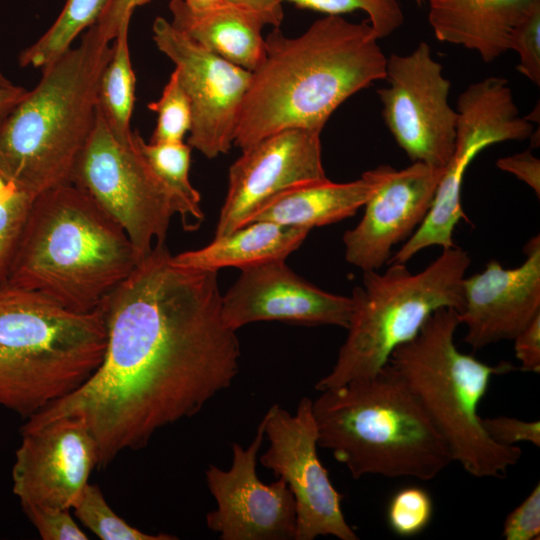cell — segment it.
I'll use <instances>...</instances> for the list:
<instances>
[{
    "mask_svg": "<svg viewBox=\"0 0 540 540\" xmlns=\"http://www.w3.org/2000/svg\"><path fill=\"white\" fill-rule=\"evenodd\" d=\"M470 256L455 246L425 269L412 273L406 264L364 271L362 286L353 289V310L348 335L332 370L322 377L319 392L378 373L392 352L412 340L438 309L450 307L459 313L464 302L462 281Z\"/></svg>",
    "mask_w": 540,
    "mask_h": 540,
    "instance_id": "8",
    "label": "cell"
},
{
    "mask_svg": "<svg viewBox=\"0 0 540 540\" xmlns=\"http://www.w3.org/2000/svg\"><path fill=\"white\" fill-rule=\"evenodd\" d=\"M35 196L0 171V288L8 284Z\"/></svg>",
    "mask_w": 540,
    "mask_h": 540,
    "instance_id": "27",
    "label": "cell"
},
{
    "mask_svg": "<svg viewBox=\"0 0 540 540\" xmlns=\"http://www.w3.org/2000/svg\"><path fill=\"white\" fill-rule=\"evenodd\" d=\"M221 299L217 271L177 266L165 244H155L99 306L106 347L96 371L21 429L79 417L101 467L194 416L239 371L240 344L222 319Z\"/></svg>",
    "mask_w": 540,
    "mask_h": 540,
    "instance_id": "1",
    "label": "cell"
},
{
    "mask_svg": "<svg viewBox=\"0 0 540 540\" xmlns=\"http://www.w3.org/2000/svg\"><path fill=\"white\" fill-rule=\"evenodd\" d=\"M268 449L260 463L286 482L296 505L295 540L335 536L358 540L341 508V495L332 485L318 453V430L312 400L301 398L292 415L272 405L262 418Z\"/></svg>",
    "mask_w": 540,
    "mask_h": 540,
    "instance_id": "12",
    "label": "cell"
},
{
    "mask_svg": "<svg viewBox=\"0 0 540 540\" xmlns=\"http://www.w3.org/2000/svg\"><path fill=\"white\" fill-rule=\"evenodd\" d=\"M384 165L368 170L354 181H323L289 188L261 204L247 224L271 221L311 230L353 216L376 190Z\"/></svg>",
    "mask_w": 540,
    "mask_h": 540,
    "instance_id": "21",
    "label": "cell"
},
{
    "mask_svg": "<svg viewBox=\"0 0 540 540\" xmlns=\"http://www.w3.org/2000/svg\"><path fill=\"white\" fill-rule=\"evenodd\" d=\"M299 8L326 15H339L362 11L380 39L390 36L401 27L404 14L398 0H282Z\"/></svg>",
    "mask_w": 540,
    "mask_h": 540,
    "instance_id": "30",
    "label": "cell"
},
{
    "mask_svg": "<svg viewBox=\"0 0 540 540\" xmlns=\"http://www.w3.org/2000/svg\"><path fill=\"white\" fill-rule=\"evenodd\" d=\"M320 134L286 129L242 150L229 168L228 190L215 236L246 225L253 212L271 197L294 186L326 180Z\"/></svg>",
    "mask_w": 540,
    "mask_h": 540,
    "instance_id": "16",
    "label": "cell"
},
{
    "mask_svg": "<svg viewBox=\"0 0 540 540\" xmlns=\"http://www.w3.org/2000/svg\"><path fill=\"white\" fill-rule=\"evenodd\" d=\"M433 501L423 488L409 486L400 489L391 498L387 508L390 529L401 537L421 533L431 522Z\"/></svg>",
    "mask_w": 540,
    "mask_h": 540,
    "instance_id": "31",
    "label": "cell"
},
{
    "mask_svg": "<svg viewBox=\"0 0 540 540\" xmlns=\"http://www.w3.org/2000/svg\"><path fill=\"white\" fill-rule=\"evenodd\" d=\"M158 49L175 65L192 110L188 144L207 158L234 144L241 108L252 73L203 48L156 17L152 26Z\"/></svg>",
    "mask_w": 540,
    "mask_h": 540,
    "instance_id": "13",
    "label": "cell"
},
{
    "mask_svg": "<svg viewBox=\"0 0 540 540\" xmlns=\"http://www.w3.org/2000/svg\"><path fill=\"white\" fill-rule=\"evenodd\" d=\"M122 227L73 183L33 201L8 284L90 312L140 261Z\"/></svg>",
    "mask_w": 540,
    "mask_h": 540,
    "instance_id": "3",
    "label": "cell"
},
{
    "mask_svg": "<svg viewBox=\"0 0 540 540\" xmlns=\"http://www.w3.org/2000/svg\"><path fill=\"white\" fill-rule=\"evenodd\" d=\"M312 408L318 446L354 479L430 481L453 462L444 438L389 363L371 377L320 391Z\"/></svg>",
    "mask_w": 540,
    "mask_h": 540,
    "instance_id": "4",
    "label": "cell"
},
{
    "mask_svg": "<svg viewBox=\"0 0 540 540\" xmlns=\"http://www.w3.org/2000/svg\"><path fill=\"white\" fill-rule=\"evenodd\" d=\"M509 50L518 56L517 70L533 84L540 85V6L512 33Z\"/></svg>",
    "mask_w": 540,
    "mask_h": 540,
    "instance_id": "32",
    "label": "cell"
},
{
    "mask_svg": "<svg viewBox=\"0 0 540 540\" xmlns=\"http://www.w3.org/2000/svg\"><path fill=\"white\" fill-rule=\"evenodd\" d=\"M285 260H272L242 269L237 281L222 295L221 315L237 331L257 321H283L348 328L351 296L326 292L289 268Z\"/></svg>",
    "mask_w": 540,
    "mask_h": 540,
    "instance_id": "17",
    "label": "cell"
},
{
    "mask_svg": "<svg viewBox=\"0 0 540 540\" xmlns=\"http://www.w3.org/2000/svg\"><path fill=\"white\" fill-rule=\"evenodd\" d=\"M26 92L25 88L12 82L0 83V127Z\"/></svg>",
    "mask_w": 540,
    "mask_h": 540,
    "instance_id": "40",
    "label": "cell"
},
{
    "mask_svg": "<svg viewBox=\"0 0 540 540\" xmlns=\"http://www.w3.org/2000/svg\"><path fill=\"white\" fill-rule=\"evenodd\" d=\"M496 166L527 184L540 197V161L530 150L499 158Z\"/></svg>",
    "mask_w": 540,
    "mask_h": 540,
    "instance_id": "38",
    "label": "cell"
},
{
    "mask_svg": "<svg viewBox=\"0 0 540 540\" xmlns=\"http://www.w3.org/2000/svg\"><path fill=\"white\" fill-rule=\"evenodd\" d=\"M136 146L156 177L169 192L176 214L200 222L203 212L201 196L189 180L191 147L182 142H146L134 132Z\"/></svg>",
    "mask_w": 540,
    "mask_h": 540,
    "instance_id": "25",
    "label": "cell"
},
{
    "mask_svg": "<svg viewBox=\"0 0 540 540\" xmlns=\"http://www.w3.org/2000/svg\"><path fill=\"white\" fill-rule=\"evenodd\" d=\"M9 82L10 81L0 72V83L5 84Z\"/></svg>",
    "mask_w": 540,
    "mask_h": 540,
    "instance_id": "42",
    "label": "cell"
},
{
    "mask_svg": "<svg viewBox=\"0 0 540 540\" xmlns=\"http://www.w3.org/2000/svg\"><path fill=\"white\" fill-rule=\"evenodd\" d=\"M100 307L76 312L34 291L0 288V406L24 417L80 387L100 365Z\"/></svg>",
    "mask_w": 540,
    "mask_h": 540,
    "instance_id": "6",
    "label": "cell"
},
{
    "mask_svg": "<svg viewBox=\"0 0 540 540\" xmlns=\"http://www.w3.org/2000/svg\"><path fill=\"white\" fill-rule=\"evenodd\" d=\"M483 426L489 437L504 446H516L528 442L540 447V422L524 421L514 417L496 416L482 418Z\"/></svg>",
    "mask_w": 540,
    "mask_h": 540,
    "instance_id": "35",
    "label": "cell"
},
{
    "mask_svg": "<svg viewBox=\"0 0 540 540\" xmlns=\"http://www.w3.org/2000/svg\"><path fill=\"white\" fill-rule=\"evenodd\" d=\"M148 108L157 113V123L150 142H182L192 125L189 98L174 70L161 97Z\"/></svg>",
    "mask_w": 540,
    "mask_h": 540,
    "instance_id": "29",
    "label": "cell"
},
{
    "mask_svg": "<svg viewBox=\"0 0 540 540\" xmlns=\"http://www.w3.org/2000/svg\"><path fill=\"white\" fill-rule=\"evenodd\" d=\"M169 10L171 24L203 48L250 72L261 63L266 24L255 13L226 1L194 11L183 0H171Z\"/></svg>",
    "mask_w": 540,
    "mask_h": 540,
    "instance_id": "22",
    "label": "cell"
},
{
    "mask_svg": "<svg viewBox=\"0 0 540 540\" xmlns=\"http://www.w3.org/2000/svg\"><path fill=\"white\" fill-rule=\"evenodd\" d=\"M506 540H538L540 538V484L514 508L503 523Z\"/></svg>",
    "mask_w": 540,
    "mask_h": 540,
    "instance_id": "34",
    "label": "cell"
},
{
    "mask_svg": "<svg viewBox=\"0 0 540 540\" xmlns=\"http://www.w3.org/2000/svg\"><path fill=\"white\" fill-rule=\"evenodd\" d=\"M419 5H421L424 2H427L428 0H415Z\"/></svg>",
    "mask_w": 540,
    "mask_h": 540,
    "instance_id": "43",
    "label": "cell"
},
{
    "mask_svg": "<svg viewBox=\"0 0 540 540\" xmlns=\"http://www.w3.org/2000/svg\"><path fill=\"white\" fill-rule=\"evenodd\" d=\"M89 27L42 70L0 127V171L35 197L71 183L96 122L97 91L112 45Z\"/></svg>",
    "mask_w": 540,
    "mask_h": 540,
    "instance_id": "5",
    "label": "cell"
},
{
    "mask_svg": "<svg viewBox=\"0 0 540 540\" xmlns=\"http://www.w3.org/2000/svg\"><path fill=\"white\" fill-rule=\"evenodd\" d=\"M459 312L436 310L412 340L397 347L388 363L417 398L449 447L453 461L476 478H504L522 450L487 434L479 405L495 375L511 372L506 361L484 363L458 350L454 335Z\"/></svg>",
    "mask_w": 540,
    "mask_h": 540,
    "instance_id": "7",
    "label": "cell"
},
{
    "mask_svg": "<svg viewBox=\"0 0 540 540\" xmlns=\"http://www.w3.org/2000/svg\"><path fill=\"white\" fill-rule=\"evenodd\" d=\"M388 86L377 93L384 122L412 162L445 167L453 152L458 113L449 104L451 83L427 42L387 57Z\"/></svg>",
    "mask_w": 540,
    "mask_h": 540,
    "instance_id": "11",
    "label": "cell"
},
{
    "mask_svg": "<svg viewBox=\"0 0 540 540\" xmlns=\"http://www.w3.org/2000/svg\"><path fill=\"white\" fill-rule=\"evenodd\" d=\"M309 229L285 226L271 221H255L196 250L172 256L173 264L206 271L224 267L241 270L272 260H285L307 237Z\"/></svg>",
    "mask_w": 540,
    "mask_h": 540,
    "instance_id": "23",
    "label": "cell"
},
{
    "mask_svg": "<svg viewBox=\"0 0 540 540\" xmlns=\"http://www.w3.org/2000/svg\"><path fill=\"white\" fill-rule=\"evenodd\" d=\"M258 15L266 25L278 28L284 13L282 0H224Z\"/></svg>",
    "mask_w": 540,
    "mask_h": 540,
    "instance_id": "39",
    "label": "cell"
},
{
    "mask_svg": "<svg viewBox=\"0 0 540 540\" xmlns=\"http://www.w3.org/2000/svg\"><path fill=\"white\" fill-rule=\"evenodd\" d=\"M43 540H87L68 509L44 506L22 507Z\"/></svg>",
    "mask_w": 540,
    "mask_h": 540,
    "instance_id": "33",
    "label": "cell"
},
{
    "mask_svg": "<svg viewBox=\"0 0 540 540\" xmlns=\"http://www.w3.org/2000/svg\"><path fill=\"white\" fill-rule=\"evenodd\" d=\"M261 420L247 449L233 443L231 468L209 465L207 486L217 508L206 515L207 527L222 540H289L296 530L294 496L284 480L270 485L257 476L256 460L264 439Z\"/></svg>",
    "mask_w": 540,
    "mask_h": 540,
    "instance_id": "14",
    "label": "cell"
},
{
    "mask_svg": "<svg viewBox=\"0 0 540 540\" xmlns=\"http://www.w3.org/2000/svg\"><path fill=\"white\" fill-rule=\"evenodd\" d=\"M128 30L129 24H124L117 32L97 91V110L112 135L123 144H130L134 139L130 123L136 79L130 60Z\"/></svg>",
    "mask_w": 540,
    "mask_h": 540,
    "instance_id": "24",
    "label": "cell"
},
{
    "mask_svg": "<svg viewBox=\"0 0 540 540\" xmlns=\"http://www.w3.org/2000/svg\"><path fill=\"white\" fill-rule=\"evenodd\" d=\"M80 522L102 540H174L170 534H149L129 525L107 503L101 489L88 483L72 508Z\"/></svg>",
    "mask_w": 540,
    "mask_h": 540,
    "instance_id": "28",
    "label": "cell"
},
{
    "mask_svg": "<svg viewBox=\"0 0 540 540\" xmlns=\"http://www.w3.org/2000/svg\"><path fill=\"white\" fill-rule=\"evenodd\" d=\"M514 340V350L520 369L540 373V314L537 315Z\"/></svg>",
    "mask_w": 540,
    "mask_h": 540,
    "instance_id": "37",
    "label": "cell"
},
{
    "mask_svg": "<svg viewBox=\"0 0 540 540\" xmlns=\"http://www.w3.org/2000/svg\"><path fill=\"white\" fill-rule=\"evenodd\" d=\"M379 39L368 21L339 15L318 19L293 38L274 28L251 72L234 145L244 150L286 129L321 132L349 97L385 79L387 57Z\"/></svg>",
    "mask_w": 540,
    "mask_h": 540,
    "instance_id": "2",
    "label": "cell"
},
{
    "mask_svg": "<svg viewBox=\"0 0 540 540\" xmlns=\"http://www.w3.org/2000/svg\"><path fill=\"white\" fill-rule=\"evenodd\" d=\"M457 129L453 152L437 187L431 208L420 226L391 256L388 264H407L432 246L455 247L453 232L464 218L461 189L469 165L485 148L505 141H522L533 125L519 115L505 78L487 77L470 84L457 101Z\"/></svg>",
    "mask_w": 540,
    "mask_h": 540,
    "instance_id": "9",
    "label": "cell"
},
{
    "mask_svg": "<svg viewBox=\"0 0 540 540\" xmlns=\"http://www.w3.org/2000/svg\"><path fill=\"white\" fill-rule=\"evenodd\" d=\"M150 0H106L104 7L92 25L101 37L111 42L116 37L120 27L130 24L132 14L136 7L148 3Z\"/></svg>",
    "mask_w": 540,
    "mask_h": 540,
    "instance_id": "36",
    "label": "cell"
},
{
    "mask_svg": "<svg viewBox=\"0 0 540 540\" xmlns=\"http://www.w3.org/2000/svg\"><path fill=\"white\" fill-rule=\"evenodd\" d=\"M15 453L12 490L22 507L71 510L94 467L98 447L86 423L67 416L33 429H21Z\"/></svg>",
    "mask_w": 540,
    "mask_h": 540,
    "instance_id": "15",
    "label": "cell"
},
{
    "mask_svg": "<svg viewBox=\"0 0 540 540\" xmlns=\"http://www.w3.org/2000/svg\"><path fill=\"white\" fill-rule=\"evenodd\" d=\"M84 190L125 231L140 259L165 241L176 214L171 196L136 146L119 142L97 110L94 129L73 169Z\"/></svg>",
    "mask_w": 540,
    "mask_h": 540,
    "instance_id": "10",
    "label": "cell"
},
{
    "mask_svg": "<svg viewBox=\"0 0 540 540\" xmlns=\"http://www.w3.org/2000/svg\"><path fill=\"white\" fill-rule=\"evenodd\" d=\"M444 168L423 162L401 170L384 165L362 219L343 235L347 262L363 272L388 263L392 247L408 239L428 214Z\"/></svg>",
    "mask_w": 540,
    "mask_h": 540,
    "instance_id": "18",
    "label": "cell"
},
{
    "mask_svg": "<svg viewBox=\"0 0 540 540\" xmlns=\"http://www.w3.org/2000/svg\"><path fill=\"white\" fill-rule=\"evenodd\" d=\"M194 11H202L219 5L224 0H183Z\"/></svg>",
    "mask_w": 540,
    "mask_h": 540,
    "instance_id": "41",
    "label": "cell"
},
{
    "mask_svg": "<svg viewBox=\"0 0 540 540\" xmlns=\"http://www.w3.org/2000/svg\"><path fill=\"white\" fill-rule=\"evenodd\" d=\"M437 40L463 46L492 62L509 50L512 33L540 0H428Z\"/></svg>",
    "mask_w": 540,
    "mask_h": 540,
    "instance_id": "20",
    "label": "cell"
},
{
    "mask_svg": "<svg viewBox=\"0 0 540 540\" xmlns=\"http://www.w3.org/2000/svg\"><path fill=\"white\" fill-rule=\"evenodd\" d=\"M525 261L503 268L496 260L472 276L464 277V306L460 323L467 332L464 341L474 350L502 340H513L540 314V238L524 247Z\"/></svg>",
    "mask_w": 540,
    "mask_h": 540,
    "instance_id": "19",
    "label": "cell"
},
{
    "mask_svg": "<svg viewBox=\"0 0 540 540\" xmlns=\"http://www.w3.org/2000/svg\"><path fill=\"white\" fill-rule=\"evenodd\" d=\"M106 0H67L52 26L18 57L21 67L42 69L71 48L98 19Z\"/></svg>",
    "mask_w": 540,
    "mask_h": 540,
    "instance_id": "26",
    "label": "cell"
}]
</instances>
